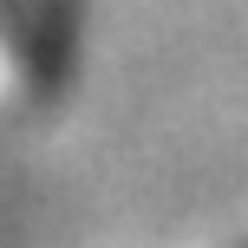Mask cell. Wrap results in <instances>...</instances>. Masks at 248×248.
Masks as SVG:
<instances>
[{
  "label": "cell",
  "instance_id": "cell-1",
  "mask_svg": "<svg viewBox=\"0 0 248 248\" xmlns=\"http://www.w3.org/2000/svg\"><path fill=\"white\" fill-rule=\"evenodd\" d=\"M92 0H7V111L26 118L59 98Z\"/></svg>",
  "mask_w": 248,
  "mask_h": 248
},
{
  "label": "cell",
  "instance_id": "cell-2",
  "mask_svg": "<svg viewBox=\"0 0 248 248\" xmlns=\"http://www.w3.org/2000/svg\"><path fill=\"white\" fill-rule=\"evenodd\" d=\"M189 248H248L242 235H209V242H189Z\"/></svg>",
  "mask_w": 248,
  "mask_h": 248
}]
</instances>
